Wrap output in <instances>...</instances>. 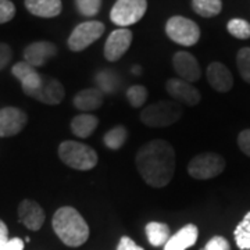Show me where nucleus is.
<instances>
[{
    "instance_id": "obj_14",
    "label": "nucleus",
    "mask_w": 250,
    "mask_h": 250,
    "mask_svg": "<svg viewBox=\"0 0 250 250\" xmlns=\"http://www.w3.org/2000/svg\"><path fill=\"white\" fill-rule=\"evenodd\" d=\"M18 220L31 231H39L45 223V211L34 200L25 199L18 206Z\"/></svg>"
},
{
    "instance_id": "obj_32",
    "label": "nucleus",
    "mask_w": 250,
    "mask_h": 250,
    "mask_svg": "<svg viewBox=\"0 0 250 250\" xmlns=\"http://www.w3.org/2000/svg\"><path fill=\"white\" fill-rule=\"evenodd\" d=\"M203 250H231L229 242L223 236H214L206 243Z\"/></svg>"
},
{
    "instance_id": "obj_15",
    "label": "nucleus",
    "mask_w": 250,
    "mask_h": 250,
    "mask_svg": "<svg viewBox=\"0 0 250 250\" xmlns=\"http://www.w3.org/2000/svg\"><path fill=\"white\" fill-rule=\"evenodd\" d=\"M56 54H57V47L54 43L47 41H41V42H34L25 47L24 59L32 67H42L50 59H53Z\"/></svg>"
},
{
    "instance_id": "obj_38",
    "label": "nucleus",
    "mask_w": 250,
    "mask_h": 250,
    "mask_svg": "<svg viewBox=\"0 0 250 250\" xmlns=\"http://www.w3.org/2000/svg\"><path fill=\"white\" fill-rule=\"evenodd\" d=\"M132 71L135 72V74H139V72H141V70H139V67H135L134 70H132Z\"/></svg>"
},
{
    "instance_id": "obj_7",
    "label": "nucleus",
    "mask_w": 250,
    "mask_h": 250,
    "mask_svg": "<svg viewBox=\"0 0 250 250\" xmlns=\"http://www.w3.org/2000/svg\"><path fill=\"white\" fill-rule=\"evenodd\" d=\"M146 10V0H117L110 11V20L118 27H129L142 20Z\"/></svg>"
},
{
    "instance_id": "obj_33",
    "label": "nucleus",
    "mask_w": 250,
    "mask_h": 250,
    "mask_svg": "<svg viewBox=\"0 0 250 250\" xmlns=\"http://www.w3.org/2000/svg\"><path fill=\"white\" fill-rule=\"evenodd\" d=\"M13 59V50L7 43H0V71L6 68Z\"/></svg>"
},
{
    "instance_id": "obj_26",
    "label": "nucleus",
    "mask_w": 250,
    "mask_h": 250,
    "mask_svg": "<svg viewBox=\"0 0 250 250\" xmlns=\"http://www.w3.org/2000/svg\"><path fill=\"white\" fill-rule=\"evenodd\" d=\"M228 32L238 39H249L250 38V24L246 20L233 18L227 25Z\"/></svg>"
},
{
    "instance_id": "obj_12",
    "label": "nucleus",
    "mask_w": 250,
    "mask_h": 250,
    "mask_svg": "<svg viewBox=\"0 0 250 250\" xmlns=\"http://www.w3.org/2000/svg\"><path fill=\"white\" fill-rule=\"evenodd\" d=\"M11 72L21 82L22 90L28 96H31L42 85L43 75H41L35 70V67L29 65L27 62H20L17 64H14L13 68H11Z\"/></svg>"
},
{
    "instance_id": "obj_6",
    "label": "nucleus",
    "mask_w": 250,
    "mask_h": 250,
    "mask_svg": "<svg viewBox=\"0 0 250 250\" xmlns=\"http://www.w3.org/2000/svg\"><path fill=\"white\" fill-rule=\"evenodd\" d=\"M225 170V160L217 153H200L188 164V172L195 179H210L220 175Z\"/></svg>"
},
{
    "instance_id": "obj_24",
    "label": "nucleus",
    "mask_w": 250,
    "mask_h": 250,
    "mask_svg": "<svg viewBox=\"0 0 250 250\" xmlns=\"http://www.w3.org/2000/svg\"><path fill=\"white\" fill-rule=\"evenodd\" d=\"M235 242L241 250H250V211L246 213L241 223L235 228Z\"/></svg>"
},
{
    "instance_id": "obj_13",
    "label": "nucleus",
    "mask_w": 250,
    "mask_h": 250,
    "mask_svg": "<svg viewBox=\"0 0 250 250\" xmlns=\"http://www.w3.org/2000/svg\"><path fill=\"white\" fill-rule=\"evenodd\" d=\"M172 65L174 70L179 75V78L187 82H196L202 71H200V65L197 62L196 57L193 54L188 53V52H177L172 57Z\"/></svg>"
},
{
    "instance_id": "obj_23",
    "label": "nucleus",
    "mask_w": 250,
    "mask_h": 250,
    "mask_svg": "<svg viewBox=\"0 0 250 250\" xmlns=\"http://www.w3.org/2000/svg\"><path fill=\"white\" fill-rule=\"evenodd\" d=\"M192 9L202 17L211 18L221 13L223 1L221 0H192Z\"/></svg>"
},
{
    "instance_id": "obj_5",
    "label": "nucleus",
    "mask_w": 250,
    "mask_h": 250,
    "mask_svg": "<svg viewBox=\"0 0 250 250\" xmlns=\"http://www.w3.org/2000/svg\"><path fill=\"white\" fill-rule=\"evenodd\" d=\"M166 34L181 46L196 45L200 39V28L195 21L182 16L171 17L166 24Z\"/></svg>"
},
{
    "instance_id": "obj_1",
    "label": "nucleus",
    "mask_w": 250,
    "mask_h": 250,
    "mask_svg": "<svg viewBox=\"0 0 250 250\" xmlns=\"http://www.w3.org/2000/svg\"><path fill=\"white\" fill-rule=\"evenodd\" d=\"M136 168L142 179L153 188L168 185L175 172V150L163 139L150 141L136 153Z\"/></svg>"
},
{
    "instance_id": "obj_2",
    "label": "nucleus",
    "mask_w": 250,
    "mask_h": 250,
    "mask_svg": "<svg viewBox=\"0 0 250 250\" xmlns=\"http://www.w3.org/2000/svg\"><path fill=\"white\" fill-rule=\"evenodd\" d=\"M52 225L60 241L70 248H78L89 238V227L86 221L75 208L68 206L54 213Z\"/></svg>"
},
{
    "instance_id": "obj_37",
    "label": "nucleus",
    "mask_w": 250,
    "mask_h": 250,
    "mask_svg": "<svg viewBox=\"0 0 250 250\" xmlns=\"http://www.w3.org/2000/svg\"><path fill=\"white\" fill-rule=\"evenodd\" d=\"M3 250H24V242L21 241L20 238L9 239V242L6 243V246H4Z\"/></svg>"
},
{
    "instance_id": "obj_28",
    "label": "nucleus",
    "mask_w": 250,
    "mask_h": 250,
    "mask_svg": "<svg viewBox=\"0 0 250 250\" xmlns=\"http://www.w3.org/2000/svg\"><path fill=\"white\" fill-rule=\"evenodd\" d=\"M126 99L132 107H142L147 99V89L142 85H134L126 90Z\"/></svg>"
},
{
    "instance_id": "obj_16",
    "label": "nucleus",
    "mask_w": 250,
    "mask_h": 250,
    "mask_svg": "<svg viewBox=\"0 0 250 250\" xmlns=\"http://www.w3.org/2000/svg\"><path fill=\"white\" fill-rule=\"evenodd\" d=\"M64 95H65V90H64V86L62 85V82H59L56 78L43 77L41 88L36 92H34L31 95V98L36 99L41 103L54 106V104H60L62 103V100L64 99Z\"/></svg>"
},
{
    "instance_id": "obj_21",
    "label": "nucleus",
    "mask_w": 250,
    "mask_h": 250,
    "mask_svg": "<svg viewBox=\"0 0 250 250\" xmlns=\"http://www.w3.org/2000/svg\"><path fill=\"white\" fill-rule=\"evenodd\" d=\"M99 120L92 114H80L74 117L71 121L72 134L77 135L78 138H88L93 134L98 128Z\"/></svg>"
},
{
    "instance_id": "obj_22",
    "label": "nucleus",
    "mask_w": 250,
    "mask_h": 250,
    "mask_svg": "<svg viewBox=\"0 0 250 250\" xmlns=\"http://www.w3.org/2000/svg\"><path fill=\"white\" fill-rule=\"evenodd\" d=\"M145 231H146L147 241L154 248L164 246L170 239V228L163 223H156V221L149 223L146 225Z\"/></svg>"
},
{
    "instance_id": "obj_29",
    "label": "nucleus",
    "mask_w": 250,
    "mask_h": 250,
    "mask_svg": "<svg viewBox=\"0 0 250 250\" xmlns=\"http://www.w3.org/2000/svg\"><path fill=\"white\" fill-rule=\"evenodd\" d=\"M77 9L85 17H95L102 7V0H75Z\"/></svg>"
},
{
    "instance_id": "obj_4",
    "label": "nucleus",
    "mask_w": 250,
    "mask_h": 250,
    "mask_svg": "<svg viewBox=\"0 0 250 250\" xmlns=\"http://www.w3.org/2000/svg\"><path fill=\"white\" fill-rule=\"evenodd\" d=\"M182 116V107L175 100H160L141 113V121L150 128H164L177 123Z\"/></svg>"
},
{
    "instance_id": "obj_18",
    "label": "nucleus",
    "mask_w": 250,
    "mask_h": 250,
    "mask_svg": "<svg viewBox=\"0 0 250 250\" xmlns=\"http://www.w3.org/2000/svg\"><path fill=\"white\" fill-rule=\"evenodd\" d=\"M199 231L196 225L188 224L181 228L175 235L170 236L168 242L164 245V250H187L192 248L197 241Z\"/></svg>"
},
{
    "instance_id": "obj_34",
    "label": "nucleus",
    "mask_w": 250,
    "mask_h": 250,
    "mask_svg": "<svg viewBox=\"0 0 250 250\" xmlns=\"http://www.w3.org/2000/svg\"><path fill=\"white\" fill-rule=\"evenodd\" d=\"M238 146L242 152L250 157V129L242 131L238 136Z\"/></svg>"
},
{
    "instance_id": "obj_3",
    "label": "nucleus",
    "mask_w": 250,
    "mask_h": 250,
    "mask_svg": "<svg viewBox=\"0 0 250 250\" xmlns=\"http://www.w3.org/2000/svg\"><path fill=\"white\" fill-rule=\"evenodd\" d=\"M59 157L60 160L78 171H89L98 164V153L90 146L75 141H65L59 146Z\"/></svg>"
},
{
    "instance_id": "obj_17",
    "label": "nucleus",
    "mask_w": 250,
    "mask_h": 250,
    "mask_svg": "<svg viewBox=\"0 0 250 250\" xmlns=\"http://www.w3.org/2000/svg\"><path fill=\"white\" fill-rule=\"evenodd\" d=\"M207 81L213 89L223 93L231 90L233 86L232 74L223 62H211L207 67Z\"/></svg>"
},
{
    "instance_id": "obj_8",
    "label": "nucleus",
    "mask_w": 250,
    "mask_h": 250,
    "mask_svg": "<svg viewBox=\"0 0 250 250\" xmlns=\"http://www.w3.org/2000/svg\"><path fill=\"white\" fill-rule=\"evenodd\" d=\"M104 24L100 21H86L74 28L68 38V47L72 52H82L104 34Z\"/></svg>"
},
{
    "instance_id": "obj_19",
    "label": "nucleus",
    "mask_w": 250,
    "mask_h": 250,
    "mask_svg": "<svg viewBox=\"0 0 250 250\" xmlns=\"http://www.w3.org/2000/svg\"><path fill=\"white\" fill-rule=\"evenodd\" d=\"M27 10L36 17L53 18L62 13V0H25Z\"/></svg>"
},
{
    "instance_id": "obj_36",
    "label": "nucleus",
    "mask_w": 250,
    "mask_h": 250,
    "mask_svg": "<svg viewBox=\"0 0 250 250\" xmlns=\"http://www.w3.org/2000/svg\"><path fill=\"white\" fill-rule=\"evenodd\" d=\"M7 242H9V229L7 225L0 220V250L4 249Z\"/></svg>"
},
{
    "instance_id": "obj_25",
    "label": "nucleus",
    "mask_w": 250,
    "mask_h": 250,
    "mask_svg": "<svg viewBox=\"0 0 250 250\" xmlns=\"http://www.w3.org/2000/svg\"><path fill=\"white\" fill-rule=\"evenodd\" d=\"M128 138V132L123 125H118L116 128L110 129L107 134L104 135L103 142L111 150H118L124 146L125 141Z\"/></svg>"
},
{
    "instance_id": "obj_30",
    "label": "nucleus",
    "mask_w": 250,
    "mask_h": 250,
    "mask_svg": "<svg viewBox=\"0 0 250 250\" xmlns=\"http://www.w3.org/2000/svg\"><path fill=\"white\" fill-rule=\"evenodd\" d=\"M16 16V6L10 0H0V24H6Z\"/></svg>"
},
{
    "instance_id": "obj_31",
    "label": "nucleus",
    "mask_w": 250,
    "mask_h": 250,
    "mask_svg": "<svg viewBox=\"0 0 250 250\" xmlns=\"http://www.w3.org/2000/svg\"><path fill=\"white\" fill-rule=\"evenodd\" d=\"M116 77H114V74L113 72H100L98 74V77H96V82H98V85L100 86L99 89L102 90V92H114V86L111 85L113 82H116Z\"/></svg>"
},
{
    "instance_id": "obj_9",
    "label": "nucleus",
    "mask_w": 250,
    "mask_h": 250,
    "mask_svg": "<svg viewBox=\"0 0 250 250\" xmlns=\"http://www.w3.org/2000/svg\"><path fill=\"white\" fill-rule=\"evenodd\" d=\"M132 39H134L132 32L126 28H120V29L113 31L108 35L106 45H104V57L108 62L120 60L129 49Z\"/></svg>"
},
{
    "instance_id": "obj_35",
    "label": "nucleus",
    "mask_w": 250,
    "mask_h": 250,
    "mask_svg": "<svg viewBox=\"0 0 250 250\" xmlns=\"http://www.w3.org/2000/svg\"><path fill=\"white\" fill-rule=\"evenodd\" d=\"M117 250H145V249H142L141 246H138V245H136L131 238H128V236H123V238H121V241H120V243H118V246H117Z\"/></svg>"
},
{
    "instance_id": "obj_10",
    "label": "nucleus",
    "mask_w": 250,
    "mask_h": 250,
    "mask_svg": "<svg viewBox=\"0 0 250 250\" xmlns=\"http://www.w3.org/2000/svg\"><path fill=\"white\" fill-rule=\"evenodd\" d=\"M27 114L17 107L0 108V138L14 136L27 125Z\"/></svg>"
},
{
    "instance_id": "obj_27",
    "label": "nucleus",
    "mask_w": 250,
    "mask_h": 250,
    "mask_svg": "<svg viewBox=\"0 0 250 250\" xmlns=\"http://www.w3.org/2000/svg\"><path fill=\"white\" fill-rule=\"evenodd\" d=\"M236 65L243 81L250 83V47H243L238 52Z\"/></svg>"
},
{
    "instance_id": "obj_11",
    "label": "nucleus",
    "mask_w": 250,
    "mask_h": 250,
    "mask_svg": "<svg viewBox=\"0 0 250 250\" xmlns=\"http://www.w3.org/2000/svg\"><path fill=\"white\" fill-rule=\"evenodd\" d=\"M166 90L168 92V95L175 102H178L179 104L184 103V104H188L190 107L199 104L200 98H202L200 92L193 85H190L187 81L177 80V78H171V80L167 81Z\"/></svg>"
},
{
    "instance_id": "obj_20",
    "label": "nucleus",
    "mask_w": 250,
    "mask_h": 250,
    "mask_svg": "<svg viewBox=\"0 0 250 250\" xmlns=\"http://www.w3.org/2000/svg\"><path fill=\"white\" fill-rule=\"evenodd\" d=\"M103 104V92L98 88L82 89L74 98V106L81 111H93Z\"/></svg>"
}]
</instances>
